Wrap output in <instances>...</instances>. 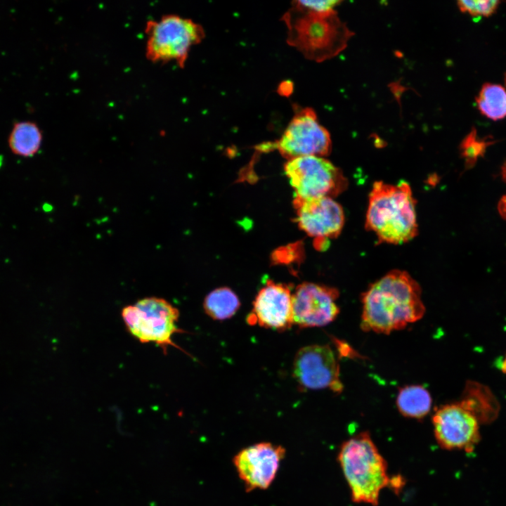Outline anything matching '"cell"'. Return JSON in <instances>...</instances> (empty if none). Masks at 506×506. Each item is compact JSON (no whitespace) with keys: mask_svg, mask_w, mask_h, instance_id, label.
I'll list each match as a JSON object with an SVG mask.
<instances>
[{"mask_svg":"<svg viewBox=\"0 0 506 506\" xmlns=\"http://www.w3.org/2000/svg\"><path fill=\"white\" fill-rule=\"evenodd\" d=\"M493 141L479 138L475 129H472L462 140L461 143L462 155L465 159L466 164L472 167L478 158L483 157L487 147Z\"/></svg>","mask_w":506,"mask_h":506,"instance_id":"cell-20","label":"cell"},{"mask_svg":"<svg viewBox=\"0 0 506 506\" xmlns=\"http://www.w3.org/2000/svg\"><path fill=\"white\" fill-rule=\"evenodd\" d=\"M261 149L278 150L287 160L305 156L324 157L332 150L330 133L318 120L311 108H296L294 114L280 138L264 143Z\"/></svg>","mask_w":506,"mask_h":506,"instance_id":"cell-8","label":"cell"},{"mask_svg":"<svg viewBox=\"0 0 506 506\" xmlns=\"http://www.w3.org/2000/svg\"><path fill=\"white\" fill-rule=\"evenodd\" d=\"M282 19L287 27V43L316 62L336 56L353 34L335 10L312 11L301 1H293Z\"/></svg>","mask_w":506,"mask_h":506,"instance_id":"cell-2","label":"cell"},{"mask_svg":"<svg viewBox=\"0 0 506 506\" xmlns=\"http://www.w3.org/2000/svg\"><path fill=\"white\" fill-rule=\"evenodd\" d=\"M145 57L154 63L175 62L183 67L192 47L205 37L202 27L193 20L167 14L146 22Z\"/></svg>","mask_w":506,"mask_h":506,"instance_id":"cell-5","label":"cell"},{"mask_svg":"<svg viewBox=\"0 0 506 506\" xmlns=\"http://www.w3.org/2000/svg\"><path fill=\"white\" fill-rule=\"evenodd\" d=\"M365 228L382 242L405 243L417 234L415 200L405 181L396 184L376 181L369 194Z\"/></svg>","mask_w":506,"mask_h":506,"instance_id":"cell-3","label":"cell"},{"mask_svg":"<svg viewBox=\"0 0 506 506\" xmlns=\"http://www.w3.org/2000/svg\"><path fill=\"white\" fill-rule=\"evenodd\" d=\"M478 110L486 117L499 120L506 117V88L492 83L482 85L476 98Z\"/></svg>","mask_w":506,"mask_h":506,"instance_id":"cell-19","label":"cell"},{"mask_svg":"<svg viewBox=\"0 0 506 506\" xmlns=\"http://www.w3.org/2000/svg\"><path fill=\"white\" fill-rule=\"evenodd\" d=\"M361 328L389 335L422 318L425 306L419 283L406 271L391 270L361 294Z\"/></svg>","mask_w":506,"mask_h":506,"instance_id":"cell-1","label":"cell"},{"mask_svg":"<svg viewBox=\"0 0 506 506\" xmlns=\"http://www.w3.org/2000/svg\"><path fill=\"white\" fill-rule=\"evenodd\" d=\"M505 360V361H504L502 365V370H503V372H506V358Z\"/></svg>","mask_w":506,"mask_h":506,"instance_id":"cell-24","label":"cell"},{"mask_svg":"<svg viewBox=\"0 0 506 506\" xmlns=\"http://www.w3.org/2000/svg\"><path fill=\"white\" fill-rule=\"evenodd\" d=\"M479 423L493 421L498 415V404L489 389L483 385L468 382L460 401Z\"/></svg>","mask_w":506,"mask_h":506,"instance_id":"cell-16","label":"cell"},{"mask_svg":"<svg viewBox=\"0 0 506 506\" xmlns=\"http://www.w3.org/2000/svg\"><path fill=\"white\" fill-rule=\"evenodd\" d=\"M438 445L444 450L472 453L481 439L476 417L460 402L438 408L432 417Z\"/></svg>","mask_w":506,"mask_h":506,"instance_id":"cell-10","label":"cell"},{"mask_svg":"<svg viewBox=\"0 0 506 506\" xmlns=\"http://www.w3.org/2000/svg\"><path fill=\"white\" fill-rule=\"evenodd\" d=\"M246 320L249 325L279 332L289 330L294 325L290 287L268 280L256 295Z\"/></svg>","mask_w":506,"mask_h":506,"instance_id":"cell-14","label":"cell"},{"mask_svg":"<svg viewBox=\"0 0 506 506\" xmlns=\"http://www.w3.org/2000/svg\"><path fill=\"white\" fill-rule=\"evenodd\" d=\"M292 375L303 391L329 389L340 394L343 391L339 362L327 344H312L298 350L293 361Z\"/></svg>","mask_w":506,"mask_h":506,"instance_id":"cell-9","label":"cell"},{"mask_svg":"<svg viewBox=\"0 0 506 506\" xmlns=\"http://www.w3.org/2000/svg\"><path fill=\"white\" fill-rule=\"evenodd\" d=\"M505 84H506V74H505Z\"/></svg>","mask_w":506,"mask_h":506,"instance_id":"cell-25","label":"cell"},{"mask_svg":"<svg viewBox=\"0 0 506 506\" xmlns=\"http://www.w3.org/2000/svg\"><path fill=\"white\" fill-rule=\"evenodd\" d=\"M284 171L294 190V198H333L348 186L342 170L323 157L305 156L287 160Z\"/></svg>","mask_w":506,"mask_h":506,"instance_id":"cell-7","label":"cell"},{"mask_svg":"<svg viewBox=\"0 0 506 506\" xmlns=\"http://www.w3.org/2000/svg\"><path fill=\"white\" fill-rule=\"evenodd\" d=\"M241 305L238 295L231 288L221 287L210 292L205 298L203 309L205 313L214 320H224L232 318Z\"/></svg>","mask_w":506,"mask_h":506,"instance_id":"cell-18","label":"cell"},{"mask_svg":"<svg viewBox=\"0 0 506 506\" xmlns=\"http://www.w3.org/2000/svg\"><path fill=\"white\" fill-rule=\"evenodd\" d=\"M337 460L356 503L377 506L382 489L390 486L387 464L368 432L342 443Z\"/></svg>","mask_w":506,"mask_h":506,"instance_id":"cell-4","label":"cell"},{"mask_svg":"<svg viewBox=\"0 0 506 506\" xmlns=\"http://www.w3.org/2000/svg\"><path fill=\"white\" fill-rule=\"evenodd\" d=\"M301 3L309 9L318 12H328L335 10V7L341 1L334 0L326 1H301Z\"/></svg>","mask_w":506,"mask_h":506,"instance_id":"cell-22","label":"cell"},{"mask_svg":"<svg viewBox=\"0 0 506 506\" xmlns=\"http://www.w3.org/2000/svg\"><path fill=\"white\" fill-rule=\"evenodd\" d=\"M43 140L42 131L34 121L15 122L8 136L11 152L18 156H34L40 149Z\"/></svg>","mask_w":506,"mask_h":506,"instance_id":"cell-15","label":"cell"},{"mask_svg":"<svg viewBox=\"0 0 506 506\" xmlns=\"http://www.w3.org/2000/svg\"><path fill=\"white\" fill-rule=\"evenodd\" d=\"M285 455L281 445L263 441L241 449L233 463L247 492L265 490L275 479Z\"/></svg>","mask_w":506,"mask_h":506,"instance_id":"cell-11","label":"cell"},{"mask_svg":"<svg viewBox=\"0 0 506 506\" xmlns=\"http://www.w3.org/2000/svg\"><path fill=\"white\" fill-rule=\"evenodd\" d=\"M299 228L316 240V247H326L329 238H337L344 224L342 206L332 197L309 200L294 198Z\"/></svg>","mask_w":506,"mask_h":506,"instance_id":"cell-13","label":"cell"},{"mask_svg":"<svg viewBox=\"0 0 506 506\" xmlns=\"http://www.w3.org/2000/svg\"><path fill=\"white\" fill-rule=\"evenodd\" d=\"M396 402L397 408L403 416L422 420L431 410L432 398L423 386L411 384L399 389Z\"/></svg>","mask_w":506,"mask_h":506,"instance_id":"cell-17","label":"cell"},{"mask_svg":"<svg viewBox=\"0 0 506 506\" xmlns=\"http://www.w3.org/2000/svg\"><path fill=\"white\" fill-rule=\"evenodd\" d=\"M179 309L163 298L150 297L138 300L133 305L124 307L121 316L128 332L141 343H153L164 354L169 346L176 345L172 337L184 332L177 325Z\"/></svg>","mask_w":506,"mask_h":506,"instance_id":"cell-6","label":"cell"},{"mask_svg":"<svg viewBox=\"0 0 506 506\" xmlns=\"http://www.w3.org/2000/svg\"><path fill=\"white\" fill-rule=\"evenodd\" d=\"M502 180L506 183V162L501 167ZM498 211L500 216L506 221V194L502 195L498 203Z\"/></svg>","mask_w":506,"mask_h":506,"instance_id":"cell-23","label":"cell"},{"mask_svg":"<svg viewBox=\"0 0 506 506\" xmlns=\"http://www.w3.org/2000/svg\"><path fill=\"white\" fill-rule=\"evenodd\" d=\"M500 1L498 0L467 1L457 2L459 9L472 16H490L496 11Z\"/></svg>","mask_w":506,"mask_h":506,"instance_id":"cell-21","label":"cell"},{"mask_svg":"<svg viewBox=\"0 0 506 506\" xmlns=\"http://www.w3.org/2000/svg\"><path fill=\"white\" fill-rule=\"evenodd\" d=\"M337 289L304 282L292 293L294 325L299 328L323 327L333 322L340 312Z\"/></svg>","mask_w":506,"mask_h":506,"instance_id":"cell-12","label":"cell"}]
</instances>
